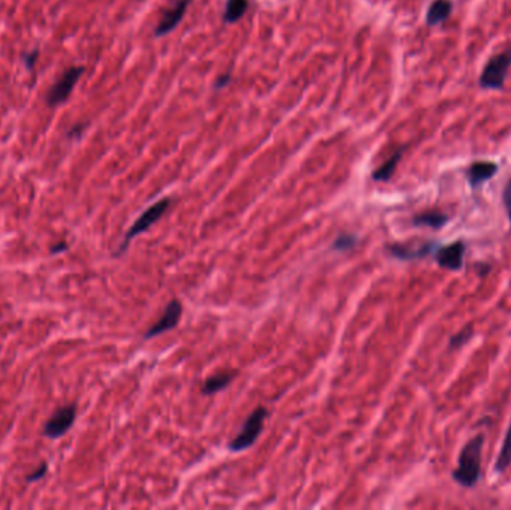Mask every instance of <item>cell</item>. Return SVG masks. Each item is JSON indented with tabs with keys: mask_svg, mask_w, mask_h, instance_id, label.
<instances>
[{
	"mask_svg": "<svg viewBox=\"0 0 511 510\" xmlns=\"http://www.w3.org/2000/svg\"><path fill=\"white\" fill-rule=\"evenodd\" d=\"M503 203H504V208L507 211L508 220L511 223V178L505 183V186H504V190H503Z\"/></svg>",
	"mask_w": 511,
	"mask_h": 510,
	"instance_id": "20",
	"label": "cell"
},
{
	"mask_svg": "<svg viewBox=\"0 0 511 510\" xmlns=\"http://www.w3.org/2000/svg\"><path fill=\"white\" fill-rule=\"evenodd\" d=\"M181 313H182V307H181V302L177 301V300H172L165 309V313L162 314V318L159 319V322L156 325H152L151 328L146 332L144 339H152V337H156L159 334H163L165 331H169V330H173L175 326L178 325L180 322V318H181Z\"/></svg>",
	"mask_w": 511,
	"mask_h": 510,
	"instance_id": "11",
	"label": "cell"
},
{
	"mask_svg": "<svg viewBox=\"0 0 511 510\" xmlns=\"http://www.w3.org/2000/svg\"><path fill=\"white\" fill-rule=\"evenodd\" d=\"M83 66H70L68 68L61 77L53 84L47 93V104L49 107H57L66 102L72 93L79 78L84 74Z\"/></svg>",
	"mask_w": 511,
	"mask_h": 510,
	"instance_id": "5",
	"label": "cell"
},
{
	"mask_svg": "<svg viewBox=\"0 0 511 510\" xmlns=\"http://www.w3.org/2000/svg\"><path fill=\"white\" fill-rule=\"evenodd\" d=\"M511 68V49L490 57L478 78V84L485 90H503L508 70Z\"/></svg>",
	"mask_w": 511,
	"mask_h": 510,
	"instance_id": "2",
	"label": "cell"
},
{
	"mask_svg": "<svg viewBox=\"0 0 511 510\" xmlns=\"http://www.w3.org/2000/svg\"><path fill=\"white\" fill-rule=\"evenodd\" d=\"M68 250V242H58V244H54L53 247H51V253H61V252H66Z\"/></svg>",
	"mask_w": 511,
	"mask_h": 510,
	"instance_id": "25",
	"label": "cell"
},
{
	"mask_svg": "<svg viewBox=\"0 0 511 510\" xmlns=\"http://www.w3.org/2000/svg\"><path fill=\"white\" fill-rule=\"evenodd\" d=\"M190 2L191 0H177V2L173 3L165 14H163L162 20L155 30V36L163 38L168 33H171L172 30H175L177 26L181 23V20L184 18V15H186V11L190 6Z\"/></svg>",
	"mask_w": 511,
	"mask_h": 510,
	"instance_id": "9",
	"label": "cell"
},
{
	"mask_svg": "<svg viewBox=\"0 0 511 510\" xmlns=\"http://www.w3.org/2000/svg\"><path fill=\"white\" fill-rule=\"evenodd\" d=\"M268 410L265 407H258L251 412V415L247 417V421L244 422V426L241 433L233 438L229 443V449L232 452H241L253 446L258 440L262 430H263V422L267 419Z\"/></svg>",
	"mask_w": 511,
	"mask_h": 510,
	"instance_id": "4",
	"label": "cell"
},
{
	"mask_svg": "<svg viewBox=\"0 0 511 510\" xmlns=\"http://www.w3.org/2000/svg\"><path fill=\"white\" fill-rule=\"evenodd\" d=\"M77 417V407L75 404H69L65 407H60L54 412V415L49 417L44 426V434L48 438H60L63 437L70 428H72Z\"/></svg>",
	"mask_w": 511,
	"mask_h": 510,
	"instance_id": "6",
	"label": "cell"
},
{
	"mask_svg": "<svg viewBox=\"0 0 511 510\" xmlns=\"http://www.w3.org/2000/svg\"><path fill=\"white\" fill-rule=\"evenodd\" d=\"M448 220H450V217L441 211H426L422 214H417V216L413 217L411 222L414 226H426V228L438 231V229L444 228L448 223Z\"/></svg>",
	"mask_w": 511,
	"mask_h": 510,
	"instance_id": "13",
	"label": "cell"
},
{
	"mask_svg": "<svg viewBox=\"0 0 511 510\" xmlns=\"http://www.w3.org/2000/svg\"><path fill=\"white\" fill-rule=\"evenodd\" d=\"M473 337H474V331H473L471 326H468V328H464V330H461V331L450 337V340H448V348L453 349V350L461 349L469 340L473 339Z\"/></svg>",
	"mask_w": 511,
	"mask_h": 510,
	"instance_id": "18",
	"label": "cell"
},
{
	"mask_svg": "<svg viewBox=\"0 0 511 510\" xmlns=\"http://www.w3.org/2000/svg\"><path fill=\"white\" fill-rule=\"evenodd\" d=\"M84 125H78V126H75L74 129H70L69 132H68V137L69 138H74V137H79L81 134H83V130H84Z\"/></svg>",
	"mask_w": 511,
	"mask_h": 510,
	"instance_id": "24",
	"label": "cell"
},
{
	"mask_svg": "<svg viewBox=\"0 0 511 510\" xmlns=\"http://www.w3.org/2000/svg\"><path fill=\"white\" fill-rule=\"evenodd\" d=\"M230 79H232L230 72H226V74L219 75V77H217V79H216V83H214V88H216V90L224 88V87H226V86L230 83Z\"/></svg>",
	"mask_w": 511,
	"mask_h": 510,
	"instance_id": "23",
	"label": "cell"
},
{
	"mask_svg": "<svg viewBox=\"0 0 511 510\" xmlns=\"http://www.w3.org/2000/svg\"><path fill=\"white\" fill-rule=\"evenodd\" d=\"M465 242L455 241L447 246H438L435 252V262L438 267L448 271H459L464 268V256H465Z\"/></svg>",
	"mask_w": 511,
	"mask_h": 510,
	"instance_id": "7",
	"label": "cell"
},
{
	"mask_svg": "<svg viewBox=\"0 0 511 510\" xmlns=\"http://www.w3.org/2000/svg\"><path fill=\"white\" fill-rule=\"evenodd\" d=\"M499 171V167L496 165L495 162H486V160H480V162H474L469 165L465 171V176L468 180V185L471 186V189H480L486 181L492 180Z\"/></svg>",
	"mask_w": 511,
	"mask_h": 510,
	"instance_id": "10",
	"label": "cell"
},
{
	"mask_svg": "<svg viewBox=\"0 0 511 510\" xmlns=\"http://www.w3.org/2000/svg\"><path fill=\"white\" fill-rule=\"evenodd\" d=\"M510 465H511V424L508 426L503 446H501V451L498 454L495 463V472L498 474H503L508 470Z\"/></svg>",
	"mask_w": 511,
	"mask_h": 510,
	"instance_id": "17",
	"label": "cell"
},
{
	"mask_svg": "<svg viewBox=\"0 0 511 510\" xmlns=\"http://www.w3.org/2000/svg\"><path fill=\"white\" fill-rule=\"evenodd\" d=\"M356 238L353 235H349V233H343L338 238H336L332 244L333 250H349L354 246Z\"/></svg>",
	"mask_w": 511,
	"mask_h": 510,
	"instance_id": "19",
	"label": "cell"
},
{
	"mask_svg": "<svg viewBox=\"0 0 511 510\" xmlns=\"http://www.w3.org/2000/svg\"><path fill=\"white\" fill-rule=\"evenodd\" d=\"M404 147L396 150L393 155L387 159L382 167H378L374 172H372V180L378 181V183H386L392 178V176L395 174V171L398 168V163L401 162L402 155H404Z\"/></svg>",
	"mask_w": 511,
	"mask_h": 510,
	"instance_id": "14",
	"label": "cell"
},
{
	"mask_svg": "<svg viewBox=\"0 0 511 510\" xmlns=\"http://www.w3.org/2000/svg\"><path fill=\"white\" fill-rule=\"evenodd\" d=\"M38 57H39V51L38 49H33V51H30V53L24 54V57H23L24 59V65H26V68L29 70H32L35 68Z\"/></svg>",
	"mask_w": 511,
	"mask_h": 510,
	"instance_id": "22",
	"label": "cell"
},
{
	"mask_svg": "<svg viewBox=\"0 0 511 510\" xmlns=\"http://www.w3.org/2000/svg\"><path fill=\"white\" fill-rule=\"evenodd\" d=\"M169 206H171V199L163 198V199L157 201L156 203H152L150 208H147L144 212H142L141 216L135 220V223L132 224V228L127 231V233L125 235V240H123V242L120 244V247L116 253V256H120L121 253H125L129 247L130 241L134 240L135 237H138L139 233H142L144 231H147L148 228H151L152 224H155L163 216V214L166 212Z\"/></svg>",
	"mask_w": 511,
	"mask_h": 510,
	"instance_id": "3",
	"label": "cell"
},
{
	"mask_svg": "<svg viewBox=\"0 0 511 510\" xmlns=\"http://www.w3.org/2000/svg\"><path fill=\"white\" fill-rule=\"evenodd\" d=\"M233 376L235 374H232V373H220V374L208 377V379L205 380V383L202 385V394L203 395H212V394H216V392L224 389V387H228L230 385V382L233 380Z\"/></svg>",
	"mask_w": 511,
	"mask_h": 510,
	"instance_id": "16",
	"label": "cell"
},
{
	"mask_svg": "<svg viewBox=\"0 0 511 510\" xmlns=\"http://www.w3.org/2000/svg\"><path fill=\"white\" fill-rule=\"evenodd\" d=\"M485 435L478 434L465 443L457 460V468L452 472L456 484L464 488H474L482 476V455Z\"/></svg>",
	"mask_w": 511,
	"mask_h": 510,
	"instance_id": "1",
	"label": "cell"
},
{
	"mask_svg": "<svg viewBox=\"0 0 511 510\" xmlns=\"http://www.w3.org/2000/svg\"><path fill=\"white\" fill-rule=\"evenodd\" d=\"M47 472H48V464H45V463H44V464H40L38 470L32 472V473H30V474L26 477V481H27V482H36V481H39V479H42V477L47 474Z\"/></svg>",
	"mask_w": 511,
	"mask_h": 510,
	"instance_id": "21",
	"label": "cell"
},
{
	"mask_svg": "<svg viewBox=\"0 0 511 510\" xmlns=\"http://www.w3.org/2000/svg\"><path fill=\"white\" fill-rule=\"evenodd\" d=\"M453 13L452 0H434L426 13V26L435 27L446 23Z\"/></svg>",
	"mask_w": 511,
	"mask_h": 510,
	"instance_id": "12",
	"label": "cell"
},
{
	"mask_svg": "<svg viewBox=\"0 0 511 510\" xmlns=\"http://www.w3.org/2000/svg\"><path fill=\"white\" fill-rule=\"evenodd\" d=\"M435 247H438L437 241H426L420 244H391V246H387V252L396 259L414 261L426 258Z\"/></svg>",
	"mask_w": 511,
	"mask_h": 510,
	"instance_id": "8",
	"label": "cell"
},
{
	"mask_svg": "<svg viewBox=\"0 0 511 510\" xmlns=\"http://www.w3.org/2000/svg\"><path fill=\"white\" fill-rule=\"evenodd\" d=\"M250 2L249 0H226V6H224L223 13V23L233 24L238 23L239 20L247 13Z\"/></svg>",
	"mask_w": 511,
	"mask_h": 510,
	"instance_id": "15",
	"label": "cell"
}]
</instances>
